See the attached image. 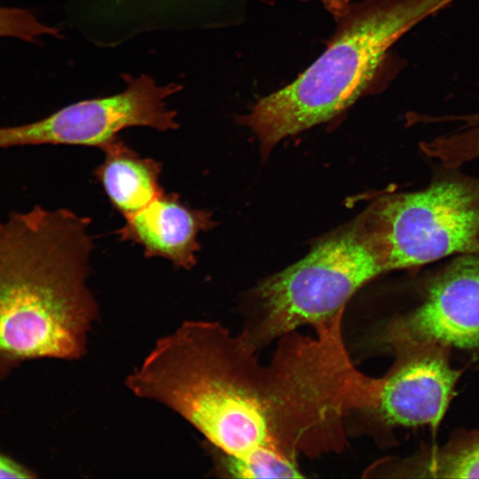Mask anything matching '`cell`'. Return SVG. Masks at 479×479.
Listing matches in <instances>:
<instances>
[{"mask_svg": "<svg viewBox=\"0 0 479 479\" xmlns=\"http://www.w3.org/2000/svg\"><path fill=\"white\" fill-rule=\"evenodd\" d=\"M455 119L460 125L421 145L426 157L448 168H462L479 159V113Z\"/></svg>", "mask_w": 479, "mask_h": 479, "instance_id": "obj_13", "label": "cell"}, {"mask_svg": "<svg viewBox=\"0 0 479 479\" xmlns=\"http://www.w3.org/2000/svg\"><path fill=\"white\" fill-rule=\"evenodd\" d=\"M125 89L117 94L66 106L37 121L0 127V148L35 145L101 147L130 127L176 130L177 113L167 98L183 88L159 85L148 75H122Z\"/></svg>", "mask_w": 479, "mask_h": 479, "instance_id": "obj_7", "label": "cell"}, {"mask_svg": "<svg viewBox=\"0 0 479 479\" xmlns=\"http://www.w3.org/2000/svg\"><path fill=\"white\" fill-rule=\"evenodd\" d=\"M100 149L104 160L93 175L113 208L127 218L164 192L160 184L161 164L142 157L119 137Z\"/></svg>", "mask_w": 479, "mask_h": 479, "instance_id": "obj_12", "label": "cell"}, {"mask_svg": "<svg viewBox=\"0 0 479 479\" xmlns=\"http://www.w3.org/2000/svg\"><path fill=\"white\" fill-rule=\"evenodd\" d=\"M362 218L386 272L479 253V176L436 163L425 186L382 196Z\"/></svg>", "mask_w": 479, "mask_h": 479, "instance_id": "obj_5", "label": "cell"}, {"mask_svg": "<svg viewBox=\"0 0 479 479\" xmlns=\"http://www.w3.org/2000/svg\"><path fill=\"white\" fill-rule=\"evenodd\" d=\"M225 0H69L71 19L86 34L118 45L150 30L206 28L223 25Z\"/></svg>", "mask_w": 479, "mask_h": 479, "instance_id": "obj_9", "label": "cell"}, {"mask_svg": "<svg viewBox=\"0 0 479 479\" xmlns=\"http://www.w3.org/2000/svg\"><path fill=\"white\" fill-rule=\"evenodd\" d=\"M342 318L280 337L269 365L221 323L187 320L126 378L198 430L239 478H301L298 458L342 451L345 418L372 405L376 380L351 362Z\"/></svg>", "mask_w": 479, "mask_h": 479, "instance_id": "obj_1", "label": "cell"}, {"mask_svg": "<svg viewBox=\"0 0 479 479\" xmlns=\"http://www.w3.org/2000/svg\"><path fill=\"white\" fill-rule=\"evenodd\" d=\"M119 240L138 244L145 257H162L191 270L200 250L199 233L214 226L209 211L184 203L179 195L163 192L145 208L124 218Z\"/></svg>", "mask_w": 479, "mask_h": 479, "instance_id": "obj_10", "label": "cell"}, {"mask_svg": "<svg viewBox=\"0 0 479 479\" xmlns=\"http://www.w3.org/2000/svg\"><path fill=\"white\" fill-rule=\"evenodd\" d=\"M43 35L60 38L61 29L43 23L30 10L0 5V37L36 43Z\"/></svg>", "mask_w": 479, "mask_h": 479, "instance_id": "obj_14", "label": "cell"}, {"mask_svg": "<svg viewBox=\"0 0 479 479\" xmlns=\"http://www.w3.org/2000/svg\"><path fill=\"white\" fill-rule=\"evenodd\" d=\"M405 271L397 298L373 332L376 351L433 342L447 349L457 365L479 369V253Z\"/></svg>", "mask_w": 479, "mask_h": 479, "instance_id": "obj_6", "label": "cell"}, {"mask_svg": "<svg viewBox=\"0 0 479 479\" xmlns=\"http://www.w3.org/2000/svg\"><path fill=\"white\" fill-rule=\"evenodd\" d=\"M453 0H364L351 4L325 51L295 80L260 98L240 122L267 156L286 137L326 122L366 90L389 48Z\"/></svg>", "mask_w": 479, "mask_h": 479, "instance_id": "obj_3", "label": "cell"}, {"mask_svg": "<svg viewBox=\"0 0 479 479\" xmlns=\"http://www.w3.org/2000/svg\"><path fill=\"white\" fill-rule=\"evenodd\" d=\"M389 354L394 362L381 377L377 401L366 417L386 444L395 443L394 431L400 428H428L436 435L466 369L433 342L401 344Z\"/></svg>", "mask_w": 479, "mask_h": 479, "instance_id": "obj_8", "label": "cell"}, {"mask_svg": "<svg viewBox=\"0 0 479 479\" xmlns=\"http://www.w3.org/2000/svg\"><path fill=\"white\" fill-rule=\"evenodd\" d=\"M385 272L360 218L254 288L240 334L258 350L300 326L314 327L344 310L359 288Z\"/></svg>", "mask_w": 479, "mask_h": 479, "instance_id": "obj_4", "label": "cell"}, {"mask_svg": "<svg viewBox=\"0 0 479 479\" xmlns=\"http://www.w3.org/2000/svg\"><path fill=\"white\" fill-rule=\"evenodd\" d=\"M35 471L12 457L0 452V478H34Z\"/></svg>", "mask_w": 479, "mask_h": 479, "instance_id": "obj_15", "label": "cell"}, {"mask_svg": "<svg viewBox=\"0 0 479 479\" xmlns=\"http://www.w3.org/2000/svg\"><path fill=\"white\" fill-rule=\"evenodd\" d=\"M308 1V0H300ZM336 20L343 17L350 8V0H319Z\"/></svg>", "mask_w": 479, "mask_h": 479, "instance_id": "obj_16", "label": "cell"}, {"mask_svg": "<svg viewBox=\"0 0 479 479\" xmlns=\"http://www.w3.org/2000/svg\"><path fill=\"white\" fill-rule=\"evenodd\" d=\"M90 220L39 205L0 222V381L22 363L86 353L98 316L87 284Z\"/></svg>", "mask_w": 479, "mask_h": 479, "instance_id": "obj_2", "label": "cell"}, {"mask_svg": "<svg viewBox=\"0 0 479 479\" xmlns=\"http://www.w3.org/2000/svg\"><path fill=\"white\" fill-rule=\"evenodd\" d=\"M389 478H479V427L456 428L442 444L424 443L406 457H389L370 468Z\"/></svg>", "mask_w": 479, "mask_h": 479, "instance_id": "obj_11", "label": "cell"}]
</instances>
